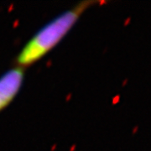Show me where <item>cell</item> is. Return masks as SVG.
I'll list each match as a JSON object with an SVG mask.
<instances>
[{
  "label": "cell",
  "instance_id": "obj_3",
  "mask_svg": "<svg viewBox=\"0 0 151 151\" xmlns=\"http://www.w3.org/2000/svg\"><path fill=\"white\" fill-rule=\"evenodd\" d=\"M137 129H138V127H136V128H135L134 130V133H135V132L137 131Z\"/></svg>",
  "mask_w": 151,
  "mask_h": 151
},
{
  "label": "cell",
  "instance_id": "obj_1",
  "mask_svg": "<svg viewBox=\"0 0 151 151\" xmlns=\"http://www.w3.org/2000/svg\"><path fill=\"white\" fill-rule=\"evenodd\" d=\"M105 1H82L60 14L41 27L22 47L14 60V66L26 69L44 58L72 29L82 14L95 4Z\"/></svg>",
  "mask_w": 151,
  "mask_h": 151
},
{
  "label": "cell",
  "instance_id": "obj_2",
  "mask_svg": "<svg viewBox=\"0 0 151 151\" xmlns=\"http://www.w3.org/2000/svg\"><path fill=\"white\" fill-rule=\"evenodd\" d=\"M25 69L13 65L0 76V113L16 98L20 92Z\"/></svg>",
  "mask_w": 151,
  "mask_h": 151
}]
</instances>
